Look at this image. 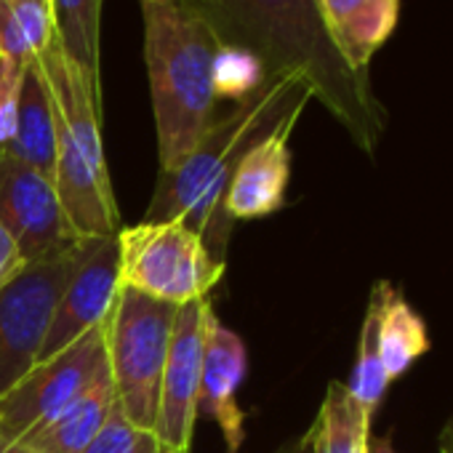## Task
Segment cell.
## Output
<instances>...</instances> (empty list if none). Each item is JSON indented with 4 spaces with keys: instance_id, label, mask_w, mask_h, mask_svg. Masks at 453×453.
<instances>
[{
    "instance_id": "cell-1",
    "label": "cell",
    "mask_w": 453,
    "mask_h": 453,
    "mask_svg": "<svg viewBox=\"0 0 453 453\" xmlns=\"http://www.w3.org/2000/svg\"><path fill=\"white\" fill-rule=\"evenodd\" d=\"M224 46L251 51L265 75H294L365 152L376 155L387 110L371 75L352 70L334 46L318 0H216L200 4Z\"/></svg>"
},
{
    "instance_id": "cell-2",
    "label": "cell",
    "mask_w": 453,
    "mask_h": 453,
    "mask_svg": "<svg viewBox=\"0 0 453 453\" xmlns=\"http://www.w3.org/2000/svg\"><path fill=\"white\" fill-rule=\"evenodd\" d=\"M312 99L304 81L294 75H267L265 83L226 112H219L192 152L160 173L147 221L181 219L203 238L211 257L224 262L233 235V219L224 213V195L241 157L294 112H304Z\"/></svg>"
},
{
    "instance_id": "cell-3",
    "label": "cell",
    "mask_w": 453,
    "mask_h": 453,
    "mask_svg": "<svg viewBox=\"0 0 453 453\" xmlns=\"http://www.w3.org/2000/svg\"><path fill=\"white\" fill-rule=\"evenodd\" d=\"M160 173L173 171L219 115L221 41L200 0H139Z\"/></svg>"
},
{
    "instance_id": "cell-4",
    "label": "cell",
    "mask_w": 453,
    "mask_h": 453,
    "mask_svg": "<svg viewBox=\"0 0 453 453\" xmlns=\"http://www.w3.org/2000/svg\"><path fill=\"white\" fill-rule=\"evenodd\" d=\"M54 123H57V173L54 187L70 226L81 241L118 235L120 213L102 144V94L54 41L38 59Z\"/></svg>"
},
{
    "instance_id": "cell-5",
    "label": "cell",
    "mask_w": 453,
    "mask_h": 453,
    "mask_svg": "<svg viewBox=\"0 0 453 453\" xmlns=\"http://www.w3.org/2000/svg\"><path fill=\"white\" fill-rule=\"evenodd\" d=\"M176 315V304L123 286L107 315L104 344L115 403L139 429H155Z\"/></svg>"
},
{
    "instance_id": "cell-6",
    "label": "cell",
    "mask_w": 453,
    "mask_h": 453,
    "mask_svg": "<svg viewBox=\"0 0 453 453\" xmlns=\"http://www.w3.org/2000/svg\"><path fill=\"white\" fill-rule=\"evenodd\" d=\"M120 286L176 307L205 299L224 275L203 238L181 219L142 221L118 233Z\"/></svg>"
},
{
    "instance_id": "cell-7",
    "label": "cell",
    "mask_w": 453,
    "mask_h": 453,
    "mask_svg": "<svg viewBox=\"0 0 453 453\" xmlns=\"http://www.w3.org/2000/svg\"><path fill=\"white\" fill-rule=\"evenodd\" d=\"M107 320L67 349L35 363L9 392L0 395V442H22L65 411L107 368Z\"/></svg>"
},
{
    "instance_id": "cell-8",
    "label": "cell",
    "mask_w": 453,
    "mask_h": 453,
    "mask_svg": "<svg viewBox=\"0 0 453 453\" xmlns=\"http://www.w3.org/2000/svg\"><path fill=\"white\" fill-rule=\"evenodd\" d=\"M83 249L86 241L54 259L30 265L0 291V395L38 363L54 307L78 270Z\"/></svg>"
},
{
    "instance_id": "cell-9",
    "label": "cell",
    "mask_w": 453,
    "mask_h": 453,
    "mask_svg": "<svg viewBox=\"0 0 453 453\" xmlns=\"http://www.w3.org/2000/svg\"><path fill=\"white\" fill-rule=\"evenodd\" d=\"M0 224L17 238L27 265L54 259L81 243L51 179L0 147Z\"/></svg>"
},
{
    "instance_id": "cell-10",
    "label": "cell",
    "mask_w": 453,
    "mask_h": 453,
    "mask_svg": "<svg viewBox=\"0 0 453 453\" xmlns=\"http://www.w3.org/2000/svg\"><path fill=\"white\" fill-rule=\"evenodd\" d=\"M211 312L213 307L208 296L181 304L171 334L168 360L160 384V405L152 432L179 453H189L192 445V432L197 421L205 326Z\"/></svg>"
},
{
    "instance_id": "cell-11",
    "label": "cell",
    "mask_w": 453,
    "mask_h": 453,
    "mask_svg": "<svg viewBox=\"0 0 453 453\" xmlns=\"http://www.w3.org/2000/svg\"><path fill=\"white\" fill-rule=\"evenodd\" d=\"M118 291H120L118 235L86 241L81 265L54 307L38 363L54 357L57 352L67 349L75 339L102 326L115 304Z\"/></svg>"
},
{
    "instance_id": "cell-12",
    "label": "cell",
    "mask_w": 453,
    "mask_h": 453,
    "mask_svg": "<svg viewBox=\"0 0 453 453\" xmlns=\"http://www.w3.org/2000/svg\"><path fill=\"white\" fill-rule=\"evenodd\" d=\"M302 112L288 115L241 157L224 195V213L233 221L262 219L286 205L291 179V134Z\"/></svg>"
},
{
    "instance_id": "cell-13",
    "label": "cell",
    "mask_w": 453,
    "mask_h": 453,
    "mask_svg": "<svg viewBox=\"0 0 453 453\" xmlns=\"http://www.w3.org/2000/svg\"><path fill=\"white\" fill-rule=\"evenodd\" d=\"M246 347L238 334L224 328L211 312L205 326L203 347V373L197 392V416H208L221 426L224 442L230 453H238L246 437L243 411L238 408V389L246 379Z\"/></svg>"
},
{
    "instance_id": "cell-14",
    "label": "cell",
    "mask_w": 453,
    "mask_h": 453,
    "mask_svg": "<svg viewBox=\"0 0 453 453\" xmlns=\"http://www.w3.org/2000/svg\"><path fill=\"white\" fill-rule=\"evenodd\" d=\"M326 30L344 62L368 73L400 19V0H318Z\"/></svg>"
},
{
    "instance_id": "cell-15",
    "label": "cell",
    "mask_w": 453,
    "mask_h": 453,
    "mask_svg": "<svg viewBox=\"0 0 453 453\" xmlns=\"http://www.w3.org/2000/svg\"><path fill=\"white\" fill-rule=\"evenodd\" d=\"M115 389L110 379V365L81 392L65 411L38 426L22 440L33 453H83L104 429L115 411Z\"/></svg>"
},
{
    "instance_id": "cell-16",
    "label": "cell",
    "mask_w": 453,
    "mask_h": 453,
    "mask_svg": "<svg viewBox=\"0 0 453 453\" xmlns=\"http://www.w3.org/2000/svg\"><path fill=\"white\" fill-rule=\"evenodd\" d=\"M6 150L54 181L57 173V123L49 99V88L38 62L33 59L25 70L22 94H19V112H17V131Z\"/></svg>"
},
{
    "instance_id": "cell-17",
    "label": "cell",
    "mask_w": 453,
    "mask_h": 453,
    "mask_svg": "<svg viewBox=\"0 0 453 453\" xmlns=\"http://www.w3.org/2000/svg\"><path fill=\"white\" fill-rule=\"evenodd\" d=\"M373 416L344 381H331L312 426L304 432L310 453H368Z\"/></svg>"
},
{
    "instance_id": "cell-18",
    "label": "cell",
    "mask_w": 453,
    "mask_h": 453,
    "mask_svg": "<svg viewBox=\"0 0 453 453\" xmlns=\"http://www.w3.org/2000/svg\"><path fill=\"white\" fill-rule=\"evenodd\" d=\"M51 12L57 43L91 88L102 94V0H51Z\"/></svg>"
},
{
    "instance_id": "cell-19",
    "label": "cell",
    "mask_w": 453,
    "mask_h": 453,
    "mask_svg": "<svg viewBox=\"0 0 453 453\" xmlns=\"http://www.w3.org/2000/svg\"><path fill=\"white\" fill-rule=\"evenodd\" d=\"M395 286L389 280H376L368 296V310L360 326V336H357V357H355V368L352 376L347 381L349 392L357 397V403L373 416L392 384V379L384 371L381 363V344H379V328H381V315L384 307L392 296Z\"/></svg>"
},
{
    "instance_id": "cell-20",
    "label": "cell",
    "mask_w": 453,
    "mask_h": 453,
    "mask_svg": "<svg viewBox=\"0 0 453 453\" xmlns=\"http://www.w3.org/2000/svg\"><path fill=\"white\" fill-rule=\"evenodd\" d=\"M54 41L51 0H0V59L27 65Z\"/></svg>"
},
{
    "instance_id": "cell-21",
    "label": "cell",
    "mask_w": 453,
    "mask_h": 453,
    "mask_svg": "<svg viewBox=\"0 0 453 453\" xmlns=\"http://www.w3.org/2000/svg\"><path fill=\"white\" fill-rule=\"evenodd\" d=\"M379 344H381L384 371L392 381L400 379L429 349V334H426L424 318L405 302L400 288L392 291L384 307Z\"/></svg>"
},
{
    "instance_id": "cell-22",
    "label": "cell",
    "mask_w": 453,
    "mask_h": 453,
    "mask_svg": "<svg viewBox=\"0 0 453 453\" xmlns=\"http://www.w3.org/2000/svg\"><path fill=\"white\" fill-rule=\"evenodd\" d=\"M265 78L267 75L251 51L221 43L219 59H216V96L219 99L241 102L249 94H254L265 83Z\"/></svg>"
},
{
    "instance_id": "cell-23",
    "label": "cell",
    "mask_w": 453,
    "mask_h": 453,
    "mask_svg": "<svg viewBox=\"0 0 453 453\" xmlns=\"http://www.w3.org/2000/svg\"><path fill=\"white\" fill-rule=\"evenodd\" d=\"M83 453H179V450L168 448L155 432L134 426L115 405L110 421Z\"/></svg>"
},
{
    "instance_id": "cell-24",
    "label": "cell",
    "mask_w": 453,
    "mask_h": 453,
    "mask_svg": "<svg viewBox=\"0 0 453 453\" xmlns=\"http://www.w3.org/2000/svg\"><path fill=\"white\" fill-rule=\"evenodd\" d=\"M27 65L14 59H0V147H6L17 131L19 94Z\"/></svg>"
},
{
    "instance_id": "cell-25",
    "label": "cell",
    "mask_w": 453,
    "mask_h": 453,
    "mask_svg": "<svg viewBox=\"0 0 453 453\" xmlns=\"http://www.w3.org/2000/svg\"><path fill=\"white\" fill-rule=\"evenodd\" d=\"M27 259L17 243V238L0 224V291L9 288L25 270H27Z\"/></svg>"
},
{
    "instance_id": "cell-26",
    "label": "cell",
    "mask_w": 453,
    "mask_h": 453,
    "mask_svg": "<svg viewBox=\"0 0 453 453\" xmlns=\"http://www.w3.org/2000/svg\"><path fill=\"white\" fill-rule=\"evenodd\" d=\"M437 448H440V453H453V416L442 424L440 437H437Z\"/></svg>"
},
{
    "instance_id": "cell-27",
    "label": "cell",
    "mask_w": 453,
    "mask_h": 453,
    "mask_svg": "<svg viewBox=\"0 0 453 453\" xmlns=\"http://www.w3.org/2000/svg\"><path fill=\"white\" fill-rule=\"evenodd\" d=\"M275 453H310V440H307V434H299V437L283 442Z\"/></svg>"
},
{
    "instance_id": "cell-28",
    "label": "cell",
    "mask_w": 453,
    "mask_h": 453,
    "mask_svg": "<svg viewBox=\"0 0 453 453\" xmlns=\"http://www.w3.org/2000/svg\"><path fill=\"white\" fill-rule=\"evenodd\" d=\"M368 453H397L395 445H392V434H384V437H373V434H371Z\"/></svg>"
},
{
    "instance_id": "cell-29",
    "label": "cell",
    "mask_w": 453,
    "mask_h": 453,
    "mask_svg": "<svg viewBox=\"0 0 453 453\" xmlns=\"http://www.w3.org/2000/svg\"><path fill=\"white\" fill-rule=\"evenodd\" d=\"M0 453H33L22 442H0Z\"/></svg>"
},
{
    "instance_id": "cell-30",
    "label": "cell",
    "mask_w": 453,
    "mask_h": 453,
    "mask_svg": "<svg viewBox=\"0 0 453 453\" xmlns=\"http://www.w3.org/2000/svg\"><path fill=\"white\" fill-rule=\"evenodd\" d=\"M200 4H216V0H200Z\"/></svg>"
}]
</instances>
